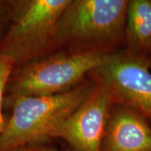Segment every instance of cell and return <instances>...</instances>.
Segmentation results:
<instances>
[{
    "instance_id": "obj_7",
    "label": "cell",
    "mask_w": 151,
    "mask_h": 151,
    "mask_svg": "<svg viewBox=\"0 0 151 151\" xmlns=\"http://www.w3.org/2000/svg\"><path fill=\"white\" fill-rule=\"evenodd\" d=\"M101 151H151V126L124 106L110 113Z\"/></svg>"
},
{
    "instance_id": "obj_8",
    "label": "cell",
    "mask_w": 151,
    "mask_h": 151,
    "mask_svg": "<svg viewBox=\"0 0 151 151\" xmlns=\"http://www.w3.org/2000/svg\"><path fill=\"white\" fill-rule=\"evenodd\" d=\"M125 40L131 53L151 51V0L129 1Z\"/></svg>"
},
{
    "instance_id": "obj_11",
    "label": "cell",
    "mask_w": 151,
    "mask_h": 151,
    "mask_svg": "<svg viewBox=\"0 0 151 151\" xmlns=\"http://www.w3.org/2000/svg\"><path fill=\"white\" fill-rule=\"evenodd\" d=\"M14 151H60L59 150L55 149L54 147H50V146L45 145H28L25 147H23L21 149H19Z\"/></svg>"
},
{
    "instance_id": "obj_3",
    "label": "cell",
    "mask_w": 151,
    "mask_h": 151,
    "mask_svg": "<svg viewBox=\"0 0 151 151\" xmlns=\"http://www.w3.org/2000/svg\"><path fill=\"white\" fill-rule=\"evenodd\" d=\"M128 6L127 0H70L57 24V46L111 52L125 39Z\"/></svg>"
},
{
    "instance_id": "obj_9",
    "label": "cell",
    "mask_w": 151,
    "mask_h": 151,
    "mask_svg": "<svg viewBox=\"0 0 151 151\" xmlns=\"http://www.w3.org/2000/svg\"><path fill=\"white\" fill-rule=\"evenodd\" d=\"M14 68V61L9 57L0 54V138L2 136L6 123L3 114L6 87Z\"/></svg>"
},
{
    "instance_id": "obj_12",
    "label": "cell",
    "mask_w": 151,
    "mask_h": 151,
    "mask_svg": "<svg viewBox=\"0 0 151 151\" xmlns=\"http://www.w3.org/2000/svg\"><path fill=\"white\" fill-rule=\"evenodd\" d=\"M70 151H76V150H70Z\"/></svg>"
},
{
    "instance_id": "obj_5",
    "label": "cell",
    "mask_w": 151,
    "mask_h": 151,
    "mask_svg": "<svg viewBox=\"0 0 151 151\" xmlns=\"http://www.w3.org/2000/svg\"><path fill=\"white\" fill-rule=\"evenodd\" d=\"M93 71L113 104L130 108L151 121V70L146 58L129 50L111 52Z\"/></svg>"
},
{
    "instance_id": "obj_1",
    "label": "cell",
    "mask_w": 151,
    "mask_h": 151,
    "mask_svg": "<svg viewBox=\"0 0 151 151\" xmlns=\"http://www.w3.org/2000/svg\"><path fill=\"white\" fill-rule=\"evenodd\" d=\"M95 84L81 82L69 91L50 96L17 98L0 138V151H14L50 138L55 128L90 96Z\"/></svg>"
},
{
    "instance_id": "obj_6",
    "label": "cell",
    "mask_w": 151,
    "mask_h": 151,
    "mask_svg": "<svg viewBox=\"0 0 151 151\" xmlns=\"http://www.w3.org/2000/svg\"><path fill=\"white\" fill-rule=\"evenodd\" d=\"M113 99L97 81L90 96L57 125L50 138L65 140L76 151H101Z\"/></svg>"
},
{
    "instance_id": "obj_2",
    "label": "cell",
    "mask_w": 151,
    "mask_h": 151,
    "mask_svg": "<svg viewBox=\"0 0 151 151\" xmlns=\"http://www.w3.org/2000/svg\"><path fill=\"white\" fill-rule=\"evenodd\" d=\"M109 53L71 50L47 55L14 67L6 87L4 106L19 97L50 96L69 91L81 83L87 73L97 69Z\"/></svg>"
},
{
    "instance_id": "obj_10",
    "label": "cell",
    "mask_w": 151,
    "mask_h": 151,
    "mask_svg": "<svg viewBox=\"0 0 151 151\" xmlns=\"http://www.w3.org/2000/svg\"><path fill=\"white\" fill-rule=\"evenodd\" d=\"M11 1L0 0V38L4 35L9 21Z\"/></svg>"
},
{
    "instance_id": "obj_4",
    "label": "cell",
    "mask_w": 151,
    "mask_h": 151,
    "mask_svg": "<svg viewBox=\"0 0 151 151\" xmlns=\"http://www.w3.org/2000/svg\"><path fill=\"white\" fill-rule=\"evenodd\" d=\"M70 0L11 1L9 21L0 38V54L14 67L47 55L57 47L56 29Z\"/></svg>"
}]
</instances>
